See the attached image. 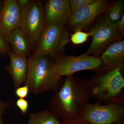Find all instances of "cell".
Masks as SVG:
<instances>
[{
  "label": "cell",
  "instance_id": "2e32d148",
  "mask_svg": "<svg viewBox=\"0 0 124 124\" xmlns=\"http://www.w3.org/2000/svg\"><path fill=\"white\" fill-rule=\"evenodd\" d=\"M124 0L114 2L108 8L105 18L111 24L117 27L124 15Z\"/></svg>",
  "mask_w": 124,
  "mask_h": 124
},
{
  "label": "cell",
  "instance_id": "ffe728a7",
  "mask_svg": "<svg viewBox=\"0 0 124 124\" xmlns=\"http://www.w3.org/2000/svg\"><path fill=\"white\" fill-rule=\"evenodd\" d=\"M29 93V88L27 85L20 86L15 90L16 95L19 98H26L28 96Z\"/></svg>",
  "mask_w": 124,
  "mask_h": 124
},
{
  "label": "cell",
  "instance_id": "30bf717a",
  "mask_svg": "<svg viewBox=\"0 0 124 124\" xmlns=\"http://www.w3.org/2000/svg\"><path fill=\"white\" fill-rule=\"evenodd\" d=\"M21 12L16 0H5L0 11V35L5 41L8 42L13 32L19 28Z\"/></svg>",
  "mask_w": 124,
  "mask_h": 124
},
{
  "label": "cell",
  "instance_id": "484cf974",
  "mask_svg": "<svg viewBox=\"0 0 124 124\" xmlns=\"http://www.w3.org/2000/svg\"><path fill=\"white\" fill-rule=\"evenodd\" d=\"M3 2H4V1L0 0V11H1V9H2L3 5Z\"/></svg>",
  "mask_w": 124,
  "mask_h": 124
},
{
  "label": "cell",
  "instance_id": "7c38bea8",
  "mask_svg": "<svg viewBox=\"0 0 124 124\" xmlns=\"http://www.w3.org/2000/svg\"><path fill=\"white\" fill-rule=\"evenodd\" d=\"M7 54L9 58L10 63L5 67V69L11 76L14 88L16 90L21 86L26 79L28 58L27 57L14 53L11 50L9 51Z\"/></svg>",
  "mask_w": 124,
  "mask_h": 124
},
{
  "label": "cell",
  "instance_id": "d4e9b609",
  "mask_svg": "<svg viewBox=\"0 0 124 124\" xmlns=\"http://www.w3.org/2000/svg\"><path fill=\"white\" fill-rule=\"evenodd\" d=\"M30 0H16L17 4L21 12L26 7Z\"/></svg>",
  "mask_w": 124,
  "mask_h": 124
},
{
  "label": "cell",
  "instance_id": "277c9868",
  "mask_svg": "<svg viewBox=\"0 0 124 124\" xmlns=\"http://www.w3.org/2000/svg\"><path fill=\"white\" fill-rule=\"evenodd\" d=\"M69 34L65 27L46 24L37 43L33 47V54L56 58L62 55L70 41Z\"/></svg>",
  "mask_w": 124,
  "mask_h": 124
},
{
  "label": "cell",
  "instance_id": "5b68a950",
  "mask_svg": "<svg viewBox=\"0 0 124 124\" xmlns=\"http://www.w3.org/2000/svg\"><path fill=\"white\" fill-rule=\"evenodd\" d=\"M44 7L40 0H30L21 12L19 29L33 48L46 26Z\"/></svg>",
  "mask_w": 124,
  "mask_h": 124
},
{
  "label": "cell",
  "instance_id": "6da1fadb",
  "mask_svg": "<svg viewBox=\"0 0 124 124\" xmlns=\"http://www.w3.org/2000/svg\"><path fill=\"white\" fill-rule=\"evenodd\" d=\"M93 98L89 80L68 76L61 88L50 100V110L63 121L71 119L79 116Z\"/></svg>",
  "mask_w": 124,
  "mask_h": 124
},
{
  "label": "cell",
  "instance_id": "8fae6325",
  "mask_svg": "<svg viewBox=\"0 0 124 124\" xmlns=\"http://www.w3.org/2000/svg\"><path fill=\"white\" fill-rule=\"evenodd\" d=\"M44 7L46 24L65 27L72 15L68 0H49Z\"/></svg>",
  "mask_w": 124,
  "mask_h": 124
},
{
  "label": "cell",
  "instance_id": "7a4b0ae2",
  "mask_svg": "<svg viewBox=\"0 0 124 124\" xmlns=\"http://www.w3.org/2000/svg\"><path fill=\"white\" fill-rule=\"evenodd\" d=\"M54 60L49 57L33 54L28 58V68L24 85L29 93L38 94L46 91L56 93L62 85L64 80L54 71Z\"/></svg>",
  "mask_w": 124,
  "mask_h": 124
},
{
  "label": "cell",
  "instance_id": "ba28073f",
  "mask_svg": "<svg viewBox=\"0 0 124 124\" xmlns=\"http://www.w3.org/2000/svg\"><path fill=\"white\" fill-rule=\"evenodd\" d=\"M92 41L85 54L98 57L110 42L121 37L117 27L110 23L105 17L91 31Z\"/></svg>",
  "mask_w": 124,
  "mask_h": 124
},
{
  "label": "cell",
  "instance_id": "9a60e30c",
  "mask_svg": "<svg viewBox=\"0 0 124 124\" xmlns=\"http://www.w3.org/2000/svg\"><path fill=\"white\" fill-rule=\"evenodd\" d=\"M61 122L53 112L46 109L31 113L27 124H60Z\"/></svg>",
  "mask_w": 124,
  "mask_h": 124
},
{
  "label": "cell",
  "instance_id": "44dd1931",
  "mask_svg": "<svg viewBox=\"0 0 124 124\" xmlns=\"http://www.w3.org/2000/svg\"><path fill=\"white\" fill-rule=\"evenodd\" d=\"M11 50V48L8 42L5 41L2 37L0 35V54L5 55Z\"/></svg>",
  "mask_w": 124,
  "mask_h": 124
},
{
  "label": "cell",
  "instance_id": "9c48e42d",
  "mask_svg": "<svg viewBox=\"0 0 124 124\" xmlns=\"http://www.w3.org/2000/svg\"><path fill=\"white\" fill-rule=\"evenodd\" d=\"M109 1L95 0L94 2L78 9L72 14L68 24L74 32L81 31L88 26L98 16L106 11Z\"/></svg>",
  "mask_w": 124,
  "mask_h": 124
},
{
  "label": "cell",
  "instance_id": "4316f807",
  "mask_svg": "<svg viewBox=\"0 0 124 124\" xmlns=\"http://www.w3.org/2000/svg\"></svg>",
  "mask_w": 124,
  "mask_h": 124
},
{
  "label": "cell",
  "instance_id": "cb8c5ba5",
  "mask_svg": "<svg viewBox=\"0 0 124 124\" xmlns=\"http://www.w3.org/2000/svg\"><path fill=\"white\" fill-rule=\"evenodd\" d=\"M118 31L121 37H124V15L122 16L119 23L117 26Z\"/></svg>",
  "mask_w": 124,
  "mask_h": 124
},
{
  "label": "cell",
  "instance_id": "603a6c76",
  "mask_svg": "<svg viewBox=\"0 0 124 124\" xmlns=\"http://www.w3.org/2000/svg\"><path fill=\"white\" fill-rule=\"evenodd\" d=\"M60 124H90L80 116L71 119L64 121L61 122Z\"/></svg>",
  "mask_w": 124,
  "mask_h": 124
},
{
  "label": "cell",
  "instance_id": "7402d4cb",
  "mask_svg": "<svg viewBox=\"0 0 124 124\" xmlns=\"http://www.w3.org/2000/svg\"><path fill=\"white\" fill-rule=\"evenodd\" d=\"M12 105L11 102H4L0 100V124H4L2 116L6 113V109Z\"/></svg>",
  "mask_w": 124,
  "mask_h": 124
},
{
  "label": "cell",
  "instance_id": "e0dca14e",
  "mask_svg": "<svg viewBox=\"0 0 124 124\" xmlns=\"http://www.w3.org/2000/svg\"><path fill=\"white\" fill-rule=\"evenodd\" d=\"M91 32H85L81 31H77L71 35L70 41L75 45H80L86 42Z\"/></svg>",
  "mask_w": 124,
  "mask_h": 124
},
{
  "label": "cell",
  "instance_id": "52a82bcc",
  "mask_svg": "<svg viewBox=\"0 0 124 124\" xmlns=\"http://www.w3.org/2000/svg\"><path fill=\"white\" fill-rule=\"evenodd\" d=\"M102 62L100 57L84 54L78 56L61 55L54 60L53 68L58 75H73L79 71L84 70L98 71Z\"/></svg>",
  "mask_w": 124,
  "mask_h": 124
},
{
  "label": "cell",
  "instance_id": "d6986e66",
  "mask_svg": "<svg viewBox=\"0 0 124 124\" xmlns=\"http://www.w3.org/2000/svg\"><path fill=\"white\" fill-rule=\"evenodd\" d=\"M16 105L20 110L23 115L28 113L29 107V102L25 99L19 98L16 102Z\"/></svg>",
  "mask_w": 124,
  "mask_h": 124
},
{
  "label": "cell",
  "instance_id": "8992f818",
  "mask_svg": "<svg viewBox=\"0 0 124 124\" xmlns=\"http://www.w3.org/2000/svg\"><path fill=\"white\" fill-rule=\"evenodd\" d=\"M79 116L90 124H121L124 117V105H102L98 102L88 103Z\"/></svg>",
  "mask_w": 124,
  "mask_h": 124
},
{
  "label": "cell",
  "instance_id": "4fadbf2b",
  "mask_svg": "<svg viewBox=\"0 0 124 124\" xmlns=\"http://www.w3.org/2000/svg\"><path fill=\"white\" fill-rule=\"evenodd\" d=\"M100 58L102 62L101 68L122 69L124 65V41H118L111 44Z\"/></svg>",
  "mask_w": 124,
  "mask_h": 124
},
{
  "label": "cell",
  "instance_id": "5bb4252c",
  "mask_svg": "<svg viewBox=\"0 0 124 124\" xmlns=\"http://www.w3.org/2000/svg\"><path fill=\"white\" fill-rule=\"evenodd\" d=\"M8 43L11 46L12 52L24 57L30 55L33 48L29 40L19 28L13 32Z\"/></svg>",
  "mask_w": 124,
  "mask_h": 124
},
{
  "label": "cell",
  "instance_id": "ac0fdd59",
  "mask_svg": "<svg viewBox=\"0 0 124 124\" xmlns=\"http://www.w3.org/2000/svg\"><path fill=\"white\" fill-rule=\"evenodd\" d=\"M95 0H69L72 14L81 7L91 4Z\"/></svg>",
  "mask_w": 124,
  "mask_h": 124
},
{
  "label": "cell",
  "instance_id": "3957f363",
  "mask_svg": "<svg viewBox=\"0 0 124 124\" xmlns=\"http://www.w3.org/2000/svg\"><path fill=\"white\" fill-rule=\"evenodd\" d=\"M120 68H101L89 80L93 98L106 105L124 104V78Z\"/></svg>",
  "mask_w": 124,
  "mask_h": 124
}]
</instances>
